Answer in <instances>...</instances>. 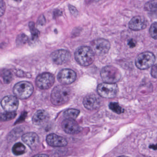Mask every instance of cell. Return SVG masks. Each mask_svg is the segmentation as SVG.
<instances>
[{
  "label": "cell",
  "instance_id": "cell-1",
  "mask_svg": "<svg viewBox=\"0 0 157 157\" xmlns=\"http://www.w3.org/2000/svg\"><path fill=\"white\" fill-rule=\"evenodd\" d=\"M71 95V91L69 87L58 86L52 91L51 100L53 105L60 106L66 103L70 99Z\"/></svg>",
  "mask_w": 157,
  "mask_h": 157
},
{
  "label": "cell",
  "instance_id": "cell-2",
  "mask_svg": "<svg viewBox=\"0 0 157 157\" xmlns=\"http://www.w3.org/2000/svg\"><path fill=\"white\" fill-rule=\"evenodd\" d=\"M94 52L91 48L86 46L80 47L75 53V60L81 66H88L92 64L95 59Z\"/></svg>",
  "mask_w": 157,
  "mask_h": 157
},
{
  "label": "cell",
  "instance_id": "cell-3",
  "mask_svg": "<svg viewBox=\"0 0 157 157\" xmlns=\"http://www.w3.org/2000/svg\"><path fill=\"white\" fill-rule=\"evenodd\" d=\"M13 91L17 98L21 99H25L32 95L34 91V87L30 82L21 81L15 85Z\"/></svg>",
  "mask_w": 157,
  "mask_h": 157
},
{
  "label": "cell",
  "instance_id": "cell-4",
  "mask_svg": "<svg viewBox=\"0 0 157 157\" xmlns=\"http://www.w3.org/2000/svg\"><path fill=\"white\" fill-rule=\"evenodd\" d=\"M101 76L105 83H115L121 79V74L117 68L113 66H107L101 70Z\"/></svg>",
  "mask_w": 157,
  "mask_h": 157
},
{
  "label": "cell",
  "instance_id": "cell-5",
  "mask_svg": "<svg viewBox=\"0 0 157 157\" xmlns=\"http://www.w3.org/2000/svg\"><path fill=\"white\" fill-rule=\"evenodd\" d=\"M155 61V57L152 52H143L139 54L136 59L135 64L138 69L147 70L154 65Z\"/></svg>",
  "mask_w": 157,
  "mask_h": 157
},
{
  "label": "cell",
  "instance_id": "cell-6",
  "mask_svg": "<svg viewBox=\"0 0 157 157\" xmlns=\"http://www.w3.org/2000/svg\"><path fill=\"white\" fill-rule=\"evenodd\" d=\"M97 91L101 97L111 98L116 97L119 92L118 86L115 83H101L98 86Z\"/></svg>",
  "mask_w": 157,
  "mask_h": 157
},
{
  "label": "cell",
  "instance_id": "cell-7",
  "mask_svg": "<svg viewBox=\"0 0 157 157\" xmlns=\"http://www.w3.org/2000/svg\"><path fill=\"white\" fill-rule=\"evenodd\" d=\"M91 48L94 53L98 56H103L109 52L110 48V44L107 40L98 39L92 41Z\"/></svg>",
  "mask_w": 157,
  "mask_h": 157
},
{
  "label": "cell",
  "instance_id": "cell-8",
  "mask_svg": "<svg viewBox=\"0 0 157 157\" xmlns=\"http://www.w3.org/2000/svg\"><path fill=\"white\" fill-rule=\"evenodd\" d=\"M55 82L54 75L49 73H44L36 79V85L40 89L47 90L51 87Z\"/></svg>",
  "mask_w": 157,
  "mask_h": 157
},
{
  "label": "cell",
  "instance_id": "cell-9",
  "mask_svg": "<svg viewBox=\"0 0 157 157\" xmlns=\"http://www.w3.org/2000/svg\"><path fill=\"white\" fill-rule=\"evenodd\" d=\"M1 106L6 112H15L17 110L19 104L17 98L16 96H6L2 99Z\"/></svg>",
  "mask_w": 157,
  "mask_h": 157
},
{
  "label": "cell",
  "instance_id": "cell-10",
  "mask_svg": "<svg viewBox=\"0 0 157 157\" xmlns=\"http://www.w3.org/2000/svg\"><path fill=\"white\" fill-rule=\"evenodd\" d=\"M76 74L71 69H63L59 72L58 79L59 82L64 85L73 83L76 78Z\"/></svg>",
  "mask_w": 157,
  "mask_h": 157
},
{
  "label": "cell",
  "instance_id": "cell-11",
  "mask_svg": "<svg viewBox=\"0 0 157 157\" xmlns=\"http://www.w3.org/2000/svg\"><path fill=\"white\" fill-rule=\"evenodd\" d=\"M71 54L66 50H58L52 52L51 58L54 63L59 65L68 62L71 59Z\"/></svg>",
  "mask_w": 157,
  "mask_h": 157
},
{
  "label": "cell",
  "instance_id": "cell-12",
  "mask_svg": "<svg viewBox=\"0 0 157 157\" xmlns=\"http://www.w3.org/2000/svg\"><path fill=\"white\" fill-rule=\"evenodd\" d=\"M63 131L69 134H76L81 131V128L77 122L73 119H66L62 124Z\"/></svg>",
  "mask_w": 157,
  "mask_h": 157
},
{
  "label": "cell",
  "instance_id": "cell-13",
  "mask_svg": "<svg viewBox=\"0 0 157 157\" xmlns=\"http://www.w3.org/2000/svg\"><path fill=\"white\" fill-rule=\"evenodd\" d=\"M83 104L86 109L90 110H93L99 108L101 100L95 94H89L84 98Z\"/></svg>",
  "mask_w": 157,
  "mask_h": 157
},
{
  "label": "cell",
  "instance_id": "cell-14",
  "mask_svg": "<svg viewBox=\"0 0 157 157\" xmlns=\"http://www.w3.org/2000/svg\"><path fill=\"white\" fill-rule=\"evenodd\" d=\"M148 22L145 17L140 16L135 17L129 23V27L135 31L143 30L147 27Z\"/></svg>",
  "mask_w": 157,
  "mask_h": 157
},
{
  "label": "cell",
  "instance_id": "cell-15",
  "mask_svg": "<svg viewBox=\"0 0 157 157\" xmlns=\"http://www.w3.org/2000/svg\"><path fill=\"white\" fill-rule=\"evenodd\" d=\"M22 139L32 150L36 149L39 144V137L36 133L29 132L25 134L22 136Z\"/></svg>",
  "mask_w": 157,
  "mask_h": 157
},
{
  "label": "cell",
  "instance_id": "cell-16",
  "mask_svg": "<svg viewBox=\"0 0 157 157\" xmlns=\"http://www.w3.org/2000/svg\"><path fill=\"white\" fill-rule=\"evenodd\" d=\"M46 141L49 145L53 147H63L68 144V142L65 138L55 134L48 135Z\"/></svg>",
  "mask_w": 157,
  "mask_h": 157
},
{
  "label": "cell",
  "instance_id": "cell-17",
  "mask_svg": "<svg viewBox=\"0 0 157 157\" xmlns=\"http://www.w3.org/2000/svg\"><path fill=\"white\" fill-rule=\"evenodd\" d=\"M49 119V114L46 111L40 110L33 116L32 122L35 125H41L45 124Z\"/></svg>",
  "mask_w": 157,
  "mask_h": 157
},
{
  "label": "cell",
  "instance_id": "cell-18",
  "mask_svg": "<svg viewBox=\"0 0 157 157\" xmlns=\"http://www.w3.org/2000/svg\"><path fill=\"white\" fill-rule=\"evenodd\" d=\"M79 114V111L76 109H69L64 112L63 116L66 119L75 120Z\"/></svg>",
  "mask_w": 157,
  "mask_h": 157
},
{
  "label": "cell",
  "instance_id": "cell-19",
  "mask_svg": "<svg viewBox=\"0 0 157 157\" xmlns=\"http://www.w3.org/2000/svg\"><path fill=\"white\" fill-rule=\"evenodd\" d=\"M12 151L14 155H20L24 154L25 152V147L22 143H17L14 145L12 148Z\"/></svg>",
  "mask_w": 157,
  "mask_h": 157
},
{
  "label": "cell",
  "instance_id": "cell-20",
  "mask_svg": "<svg viewBox=\"0 0 157 157\" xmlns=\"http://www.w3.org/2000/svg\"><path fill=\"white\" fill-rule=\"evenodd\" d=\"M15 112H5L0 113V121H7L13 120L16 116Z\"/></svg>",
  "mask_w": 157,
  "mask_h": 157
},
{
  "label": "cell",
  "instance_id": "cell-21",
  "mask_svg": "<svg viewBox=\"0 0 157 157\" xmlns=\"http://www.w3.org/2000/svg\"><path fill=\"white\" fill-rule=\"evenodd\" d=\"M1 75L6 84L10 83L13 79V75L9 70L4 69L1 71Z\"/></svg>",
  "mask_w": 157,
  "mask_h": 157
},
{
  "label": "cell",
  "instance_id": "cell-22",
  "mask_svg": "<svg viewBox=\"0 0 157 157\" xmlns=\"http://www.w3.org/2000/svg\"><path fill=\"white\" fill-rule=\"evenodd\" d=\"M144 9L149 12H157V0H152L146 3Z\"/></svg>",
  "mask_w": 157,
  "mask_h": 157
},
{
  "label": "cell",
  "instance_id": "cell-23",
  "mask_svg": "<svg viewBox=\"0 0 157 157\" xmlns=\"http://www.w3.org/2000/svg\"><path fill=\"white\" fill-rule=\"evenodd\" d=\"M109 108L112 111L117 114H121L124 112V109L117 102H110L109 104Z\"/></svg>",
  "mask_w": 157,
  "mask_h": 157
},
{
  "label": "cell",
  "instance_id": "cell-24",
  "mask_svg": "<svg viewBox=\"0 0 157 157\" xmlns=\"http://www.w3.org/2000/svg\"><path fill=\"white\" fill-rule=\"evenodd\" d=\"M29 27L31 31L32 40H34L38 37L39 36V31L35 28V24L34 22H30L29 23Z\"/></svg>",
  "mask_w": 157,
  "mask_h": 157
},
{
  "label": "cell",
  "instance_id": "cell-25",
  "mask_svg": "<svg viewBox=\"0 0 157 157\" xmlns=\"http://www.w3.org/2000/svg\"><path fill=\"white\" fill-rule=\"evenodd\" d=\"M150 36L154 39H157V22H155L151 25L149 29Z\"/></svg>",
  "mask_w": 157,
  "mask_h": 157
},
{
  "label": "cell",
  "instance_id": "cell-26",
  "mask_svg": "<svg viewBox=\"0 0 157 157\" xmlns=\"http://www.w3.org/2000/svg\"><path fill=\"white\" fill-rule=\"evenodd\" d=\"M27 37L25 35H21L20 36L17 37V43L18 45L20 44H23L26 43L27 40Z\"/></svg>",
  "mask_w": 157,
  "mask_h": 157
},
{
  "label": "cell",
  "instance_id": "cell-27",
  "mask_svg": "<svg viewBox=\"0 0 157 157\" xmlns=\"http://www.w3.org/2000/svg\"><path fill=\"white\" fill-rule=\"evenodd\" d=\"M21 130L19 128H17L16 129H14L13 131L10 133V137H19L20 134L21 133Z\"/></svg>",
  "mask_w": 157,
  "mask_h": 157
},
{
  "label": "cell",
  "instance_id": "cell-28",
  "mask_svg": "<svg viewBox=\"0 0 157 157\" xmlns=\"http://www.w3.org/2000/svg\"><path fill=\"white\" fill-rule=\"evenodd\" d=\"M6 10V5L2 0H0V17L4 13Z\"/></svg>",
  "mask_w": 157,
  "mask_h": 157
},
{
  "label": "cell",
  "instance_id": "cell-29",
  "mask_svg": "<svg viewBox=\"0 0 157 157\" xmlns=\"http://www.w3.org/2000/svg\"><path fill=\"white\" fill-rule=\"evenodd\" d=\"M151 76L154 78H157V64H155L152 67L151 71Z\"/></svg>",
  "mask_w": 157,
  "mask_h": 157
},
{
  "label": "cell",
  "instance_id": "cell-30",
  "mask_svg": "<svg viewBox=\"0 0 157 157\" xmlns=\"http://www.w3.org/2000/svg\"><path fill=\"white\" fill-rule=\"evenodd\" d=\"M69 9H70V12L74 16H76L78 15V12L76 8L73 6L69 5Z\"/></svg>",
  "mask_w": 157,
  "mask_h": 157
},
{
  "label": "cell",
  "instance_id": "cell-31",
  "mask_svg": "<svg viewBox=\"0 0 157 157\" xmlns=\"http://www.w3.org/2000/svg\"><path fill=\"white\" fill-rule=\"evenodd\" d=\"M45 22H46V19H45V17L44 16L41 15L39 18L38 20V24L40 25H43L45 24Z\"/></svg>",
  "mask_w": 157,
  "mask_h": 157
},
{
  "label": "cell",
  "instance_id": "cell-32",
  "mask_svg": "<svg viewBox=\"0 0 157 157\" xmlns=\"http://www.w3.org/2000/svg\"><path fill=\"white\" fill-rule=\"evenodd\" d=\"M16 74L17 76H20V77H24V76H26V75L24 72L23 71H20V70H17L16 72Z\"/></svg>",
  "mask_w": 157,
  "mask_h": 157
},
{
  "label": "cell",
  "instance_id": "cell-33",
  "mask_svg": "<svg viewBox=\"0 0 157 157\" xmlns=\"http://www.w3.org/2000/svg\"><path fill=\"white\" fill-rule=\"evenodd\" d=\"M128 45L131 48H133L135 47L136 43L133 40H131L128 42Z\"/></svg>",
  "mask_w": 157,
  "mask_h": 157
},
{
  "label": "cell",
  "instance_id": "cell-34",
  "mask_svg": "<svg viewBox=\"0 0 157 157\" xmlns=\"http://www.w3.org/2000/svg\"><path fill=\"white\" fill-rule=\"evenodd\" d=\"M32 157H49V156L46 154H39Z\"/></svg>",
  "mask_w": 157,
  "mask_h": 157
},
{
  "label": "cell",
  "instance_id": "cell-35",
  "mask_svg": "<svg viewBox=\"0 0 157 157\" xmlns=\"http://www.w3.org/2000/svg\"><path fill=\"white\" fill-rule=\"evenodd\" d=\"M150 148H152V149H155V150H157V144L156 145H152L150 146Z\"/></svg>",
  "mask_w": 157,
  "mask_h": 157
},
{
  "label": "cell",
  "instance_id": "cell-36",
  "mask_svg": "<svg viewBox=\"0 0 157 157\" xmlns=\"http://www.w3.org/2000/svg\"><path fill=\"white\" fill-rule=\"evenodd\" d=\"M14 1H16L17 2H20L22 0H14Z\"/></svg>",
  "mask_w": 157,
  "mask_h": 157
},
{
  "label": "cell",
  "instance_id": "cell-37",
  "mask_svg": "<svg viewBox=\"0 0 157 157\" xmlns=\"http://www.w3.org/2000/svg\"><path fill=\"white\" fill-rule=\"evenodd\" d=\"M118 157H129L128 156H120Z\"/></svg>",
  "mask_w": 157,
  "mask_h": 157
}]
</instances>
